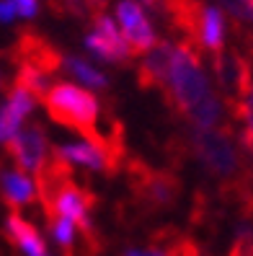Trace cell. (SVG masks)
I'll use <instances>...</instances> for the list:
<instances>
[{
  "instance_id": "ffe728a7",
  "label": "cell",
  "mask_w": 253,
  "mask_h": 256,
  "mask_svg": "<svg viewBox=\"0 0 253 256\" xmlns=\"http://www.w3.org/2000/svg\"><path fill=\"white\" fill-rule=\"evenodd\" d=\"M13 8L21 18H34L36 16V0H10Z\"/></svg>"
},
{
  "instance_id": "9a60e30c",
  "label": "cell",
  "mask_w": 253,
  "mask_h": 256,
  "mask_svg": "<svg viewBox=\"0 0 253 256\" xmlns=\"http://www.w3.org/2000/svg\"><path fill=\"white\" fill-rule=\"evenodd\" d=\"M62 68H67V70L75 75L83 86H88V88H109L106 75L98 72L93 65H88L85 60H80V57H65Z\"/></svg>"
},
{
  "instance_id": "ba28073f",
  "label": "cell",
  "mask_w": 253,
  "mask_h": 256,
  "mask_svg": "<svg viewBox=\"0 0 253 256\" xmlns=\"http://www.w3.org/2000/svg\"><path fill=\"white\" fill-rule=\"evenodd\" d=\"M34 104H36V98L28 94L23 86L13 83L5 104L0 106V145L10 142L21 132L23 119L34 112Z\"/></svg>"
},
{
  "instance_id": "8992f818",
  "label": "cell",
  "mask_w": 253,
  "mask_h": 256,
  "mask_svg": "<svg viewBox=\"0 0 253 256\" xmlns=\"http://www.w3.org/2000/svg\"><path fill=\"white\" fill-rule=\"evenodd\" d=\"M85 47L91 50L96 57L106 60V62H119L124 65L132 60L124 36L119 34V28L114 26L111 18H106L103 13L93 16V32L85 36Z\"/></svg>"
},
{
  "instance_id": "5bb4252c",
  "label": "cell",
  "mask_w": 253,
  "mask_h": 256,
  "mask_svg": "<svg viewBox=\"0 0 253 256\" xmlns=\"http://www.w3.org/2000/svg\"><path fill=\"white\" fill-rule=\"evenodd\" d=\"M202 47L210 50L212 57L222 54V13L217 8L204 10V26H202Z\"/></svg>"
},
{
  "instance_id": "ac0fdd59",
  "label": "cell",
  "mask_w": 253,
  "mask_h": 256,
  "mask_svg": "<svg viewBox=\"0 0 253 256\" xmlns=\"http://www.w3.org/2000/svg\"><path fill=\"white\" fill-rule=\"evenodd\" d=\"M228 256H253V225H241Z\"/></svg>"
},
{
  "instance_id": "5b68a950",
  "label": "cell",
  "mask_w": 253,
  "mask_h": 256,
  "mask_svg": "<svg viewBox=\"0 0 253 256\" xmlns=\"http://www.w3.org/2000/svg\"><path fill=\"white\" fill-rule=\"evenodd\" d=\"M116 16H119V24H122L124 42H127V50H129L132 57L153 50L155 34H153L150 21H147L140 3H135V0H122V3L116 6Z\"/></svg>"
},
{
  "instance_id": "2e32d148",
  "label": "cell",
  "mask_w": 253,
  "mask_h": 256,
  "mask_svg": "<svg viewBox=\"0 0 253 256\" xmlns=\"http://www.w3.org/2000/svg\"><path fill=\"white\" fill-rule=\"evenodd\" d=\"M181 233H176L173 228H160L155 236H153V244L150 248H129L124 256H173V246Z\"/></svg>"
},
{
  "instance_id": "7a4b0ae2",
  "label": "cell",
  "mask_w": 253,
  "mask_h": 256,
  "mask_svg": "<svg viewBox=\"0 0 253 256\" xmlns=\"http://www.w3.org/2000/svg\"><path fill=\"white\" fill-rule=\"evenodd\" d=\"M160 91H163V98H166L168 106L176 114H181L184 119L194 112L199 104H204L207 98H212L210 80H207V75L202 72L199 52L186 47L184 42L173 44L168 72H166V83H163Z\"/></svg>"
},
{
  "instance_id": "30bf717a",
  "label": "cell",
  "mask_w": 253,
  "mask_h": 256,
  "mask_svg": "<svg viewBox=\"0 0 253 256\" xmlns=\"http://www.w3.org/2000/svg\"><path fill=\"white\" fill-rule=\"evenodd\" d=\"M171 52H173V44L168 42H155L153 50L147 52V60L140 65L137 70V80L142 88H163L166 83V72H168V62H171Z\"/></svg>"
},
{
  "instance_id": "277c9868",
  "label": "cell",
  "mask_w": 253,
  "mask_h": 256,
  "mask_svg": "<svg viewBox=\"0 0 253 256\" xmlns=\"http://www.w3.org/2000/svg\"><path fill=\"white\" fill-rule=\"evenodd\" d=\"M127 176H129V189H132V204L140 212H163L176 204L181 194V182L178 176L166 168H150L147 163L129 158L127 160Z\"/></svg>"
},
{
  "instance_id": "44dd1931",
  "label": "cell",
  "mask_w": 253,
  "mask_h": 256,
  "mask_svg": "<svg viewBox=\"0 0 253 256\" xmlns=\"http://www.w3.org/2000/svg\"><path fill=\"white\" fill-rule=\"evenodd\" d=\"M16 16L18 13H16V8H13L10 0H0V24H10Z\"/></svg>"
},
{
  "instance_id": "7c38bea8",
  "label": "cell",
  "mask_w": 253,
  "mask_h": 256,
  "mask_svg": "<svg viewBox=\"0 0 253 256\" xmlns=\"http://www.w3.org/2000/svg\"><path fill=\"white\" fill-rule=\"evenodd\" d=\"M8 236L13 244H18V248L26 254V256H49L47 254V246L39 236V230L34 228L31 222H26L18 212H13L8 218Z\"/></svg>"
},
{
  "instance_id": "8fae6325",
  "label": "cell",
  "mask_w": 253,
  "mask_h": 256,
  "mask_svg": "<svg viewBox=\"0 0 253 256\" xmlns=\"http://www.w3.org/2000/svg\"><path fill=\"white\" fill-rule=\"evenodd\" d=\"M0 189H3V197L13 210L31 204L36 197V184L18 168L16 171H0Z\"/></svg>"
},
{
  "instance_id": "52a82bcc",
  "label": "cell",
  "mask_w": 253,
  "mask_h": 256,
  "mask_svg": "<svg viewBox=\"0 0 253 256\" xmlns=\"http://www.w3.org/2000/svg\"><path fill=\"white\" fill-rule=\"evenodd\" d=\"M5 148H8L13 163H16V168L23 174L26 171L36 174L44 166V160H47V134H44L39 124L21 130L10 142H5Z\"/></svg>"
},
{
  "instance_id": "e0dca14e",
  "label": "cell",
  "mask_w": 253,
  "mask_h": 256,
  "mask_svg": "<svg viewBox=\"0 0 253 256\" xmlns=\"http://www.w3.org/2000/svg\"><path fill=\"white\" fill-rule=\"evenodd\" d=\"M47 225H49V230H52V236H54L57 244L62 246L65 251H70V246H72V233H75V225H72L67 218H62V215L47 218Z\"/></svg>"
},
{
  "instance_id": "3957f363",
  "label": "cell",
  "mask_w": 253,
  "mask_h": 256,
  "mask_svg": "<svg viewBox=\"0 0 253 256\" xmlns=\"http://www.w3.org/2000/svg\"><path fill=\"white\" fill-rule=\"evenodd\" d=\"M41 101H44V109H47L52 122L83 134L85 140H96L101 134L98 98L88 88L72 86V83H54V86H49V91L44 94Z\"/></svg>"
},
{
  "instance_id": "4fadbf2b",
  "label": "cell",
  "mask_w": 253,
  "mask_h": 256,
  "mask_svg": "<svg viewBox=\"0 0 253 256\" xmlns=\"http://www.w3.org/2000/svg\"><path fill=\"white\" fill-rule=\"evenodd\" d=\"M248 62H251V83L246 96L230 109V116L241 124V134H243V145L248 150V156L253 158V36H251V47H248Z\"/></svg>"
},
{
  "instance_id": "d6986e66",
  "label": "cell",
  "mask_w": 253,
  "mask_h": 256,
  "mask_svg": "<svg viewBox=\"0 0 253 256\" xmlns=\"http://www.w3.org/2000/svg\"><path fill=\"white\" fill-rule=\"evenodd\" d=\"M217 3L228 10V16L235 24H251V13L246 8V0H217Z\"/></svg>"
},
{
  "instance_id": "9c48e42d",
  "label": "cell",
  "mask_w": 253,
  "mask_h": 256,
  "mask_svg": "<svg viewBox=\"0 0 253 256\" xmlns=\"http://www.w3.org/2000/svg\"><path fill=\"white\" fill-rule=\"evenodd\" d=\"M62 62L65 57L59 54L52 44H47L41 36L36 34H23L21 42H18V65H31V68H39L41 72H57L62 70Z\"/></svg>"
},
{
  "instance_id": "6da1fadb",
  "label": "cell",
  "mask_w": 253,
  "mask_h": 256,
  "mask_svg": "<svg viewBox=\"0 0 253 256\" xmlns=\"http://www.w3.org/2000/svg\"><path fill=\"white\" fill-rule=\"evenodd\" d=\"M189 148L194 158L204 166V171L220 182V189L225 197H230L235 186L251 174V166L241 158L233 142L230 127L225 124L212 130H194L189 138Z\"/></svg>"
}]
</instances>
